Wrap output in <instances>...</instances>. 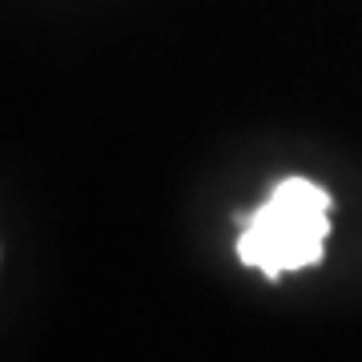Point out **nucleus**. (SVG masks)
<instances>
[{
	"label": "nucleus",
	"mask_w": 362,
	"mask_h": 362,
	"mask_svg": "<svg viewBox=\"0 0 362 362\" xmlns=\"http://www.w3.org/2000/svg\"><path fill=\"white\" fill-rule=\"evenodd\" d=\"M326 233L330 194L306 177H286L254 214L242 218L238 258L266 278H282L286 270H306L322 262Z\"/></svg>",
	"instance_id": "nucleus-1"
}]
</instances>
